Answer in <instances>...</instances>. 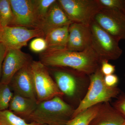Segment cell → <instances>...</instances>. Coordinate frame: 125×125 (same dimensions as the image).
Masks as SVG:
<instances>
[{
  "instance_id": "cell-1",
  "label": "cell",
  "mask_w": 125,
  "mask_h": 125,
  "mask_svg": "<svg viewBox=\"0 0 125 125\" xmlns=\"http://www.w3.org/2000/svg\"><path fill=\"white\" fill-rule=\"evenodd\" d=\"M46 66L67 67L89 76L101 66V62L91 46L81 52L46 51L40 56Z\"/></svg>"
},
{
  "instance_id": "cell-2",
  "label": "cell",
  "mask_w": 125,
  "mask_h": 125,
  "mask_svg": "<svg viewBox=\"0 0 125 125\" xmlns=\"http://www.w3.org/2000/svg\"><path fill=\"white\" fill-rule=\"evenodd\" d=\"M74 109L59 96L38 103L27 118L31 122L47 125H66L72 117Z\"/></svg>"
},
{
  "instance_id": "cell-3",
  "label": "cell",
  "mask_w": 125,
  "mask_h": 125,
  "mask_svg": "<svg viewBox=\"0 0 125 125\" xmlns=\"http://www.w3.org/2000/svg\"><path fill=\"white\" fill-rule=\"evenodd\" d=\"M100 66L89 75V84L87 93L75 109L72 118L91 107L109 102L120 94V89L116 86L109 87L106 85Z\"/></svg>"
},
{
  "instance_id": "cell-4",
  "label": "cell",
  "mask_w": 125,
  "mask_h": 125,
  "mask_svg": "<svg viewBox=\"0 0 125 125\" xmlns=\"http://www.w3.org/2000/svg\"><path fill=\"white\" fill-rule=\"evenodd\" d=\"M89 26L92 33L91 46L101 62L118 59L123 52L119 46V42L94 21Z\"/></svg>"
},
{
  "instance_id": "cell-5",
  "label": "cell",
  "mask_w": 125,
  "mask_h": 125,
  "mask_svg": "<svg viewBox=\"0 0 125 125\" xmlns=\"http://www.w3.org/2000/svg\"><path fill=\"white\" fill-rule=\"evenodd\" d=\"M58 4L73 22L89 25L103 8L98 0H58Z\"/></svg>"
},
{
  "instance_id": "cell-6",
  "label": "cell",
  "mask_w": 125,
  "mask_h": 125,
  "mask_svg": "<svg viewBox=\"0 0 125 125\" xmlns=\"http://www.w3.org/2000/svg\"><path fill=\"white\" fill-rule=\"evenodd\" d=\"M38 103L56 97H61L63 94L50 76L46 66L40 61H32L30 64Z\"/></svg>"
},
{
  "instance_id": "cell-7",
  "label": "cell",
  "mask_w": 125,
  "mask_h": 125,
  "mask_svg": "<svg viewBox=\"0 0 125 125\" xmlns=\"http://www.w3.org/2000/svg\"><path fill=\"white\" fill-rule=\"evenodd\" d=\"M70 69L54 70L53 74L55 82L64 95L71 98L78 97L79 98L85 85L89 83V76Z\"/></svg>"
},
{
  "instance_id": "cell-8",
  "label": "cell",
  "mask_w": 125,
  "mask_h": 125,
  "mask_svg": "<svg viewBox=\"0 0 125 125\" xmlns=\"http://www.w3.org/2000/svg\"><path fill=\"white\" fill-rule=\"evenodd\" d=\"M45 37L44 33L39 29L11 26L0 28V42L7 49H21L27 46L31 39Z\"/></svg>"
},
{
  "instance_id": "cell-9",
  "label": "cell",
  "mask_w": 125,
  "mask_h": 125,
  "mask_svg": "<svg viewBox=\"0 0 125 125\" xmlns=\"http://www.w3.org/2000/svg\"><path fill=\"white\" fill-rule=\"evenodd\" d=\"M94 21L118 42L125 39V14L122 11L103 7Z\"/></svg>"
},
{
  "instance_id": "cell-10",
  "label": "cell",
  "mask_w": 125,
  "mask_h": 125,
  "mask_svg": "<svg viewBox=\"0 0 125 125\" xmlns=\"http://www.w3.org/2000/svg\"><path fill=\"white\" fill-rule=\"evenodd\" d=\"M31 61L30 56L21 49H7L2 64L0 83L9 84L16 73Z\"/></svg>"
},
{
  "instance_id": "cell-11",
  "label": "cell",
  "mask_w": 125,
  "mask_h": 125,
  "mask_svg": "<svg viewBox=\"0 0 125 125\" xmlns=\"http://www.w3.org/2000/svg\"><path fill=\"white\" fill-rule=\"evenodd\" d=\"M13 11L10 26L39 29L32 0H9Z\"/></svg>"
},
{
  "instance_id": "cell-12",
  "label": "cell",
  "mask_w": 125,
  "mask_h": 125,
  "mask_svg": "<svg viewBox=\"0 0 125 125\" xmlns=\"http://www.w3.org/2000/svg\"><path fill=\"white\" fill-rule=\"evenodd\" d=\"M92 33L89 25L73 22L69 28L67 51L81 52L91 46Z\"/></svg>"
},
{
  "instance_id": "cell-13",
  "label": "cell",
  "mask_w": 125,
  "mask_h": 125,
  "mask_svg": "<svg viewBox=\"0 0 125 125\" xmlns=\"http://www.w3.org/2000/svg\"><path fill=\"white\" fill-rule=\"evenodd\" d=\"M30 64L18 71L10 83H11L14 93L37 100Z\"/></svg>"
},
{
  "instance_id": "cell-14",
  "label": "cell",
  "mask_w": 125,
  "mask_h": 125,
  "mask_svg": "<svg viewBox=\"0 0 125 125\" xmlns=\"http://www.w3.org/2000/svg\"><path fill=\"white\" fill-rule=\"evenodd\" d=\"M72 23L56 0L50 7L40 25L39 29L42 30L45 36L52 30L65 25H70Z\"/></svg>"
},
{
  "instance_id": "cell-15",
  "label": "cell",
  "mask_w": 125,
  "mask_h": 125,
  "mask_svg": "<svg viewBox=\"0 0 125 125\" xmlns=\"http://www.w3.org/2000/svg\"><path fill=\"white\" fill-rule=\"evenodd\" d=\"M125 120V117L108 102L103 103L89 125H122Z\"/></svg>"
},
{
  "instance_id": "cell-16",
  "label": "cell",
  "mask_w": 125,
  "mask_h": 125,
  "mask_svg": "<svg viewBox=\"0 0 125 125\" xmlns=\"http://www.w3.org/2000/svg\"><path fill=\"white\" fill-rule=\"evenodd\" d=\"M38 103L37 100L14 93L9 105V110L27 119L36 109Z\"/></svg>"
},
{
  "instance_id": "cell-17",
  "label": "cell",
  "mask_w": 125,
  "mask_h": 125,
  "mask_svg": "<svg viewBox=\"0 0 125 125\" xmlns=\"http://www.w3.org/2000/svg\"><path fill=\"white\" fill-rule=\"evenodd\" d=\"M70 25L56 28L51 30L45 35V38L48 45L46 51H60L66 49L69 38Z\"/></svg>"
},
{
  "instance_id": "cell-18",
  "label": "cell",
  "mask_w": 125,
  "mask_h": 125,
  "mask_svg": "<svg viewBox=\"0 0 125 125\" xmlns=\"http://www.w3.org/2000/svg\"><path fill=\"white\" fill-rule=\"evenodd\" d=\"M102 103L94 105L81 112L71 118L66 125H89L99 111Z\"/></svg>"
},
{
  "instance_id": "cell-19",
  "label": "cell",
  "mask_w": 125,
  "mask_h": 125,
  "mask_svg": "<svg viewBox=\"0 0 125 125\" xmlns=\"http://www.w3.org/2000/svg\"><path fill=\"white\" fill-rule=\"evenodd\" d=\"M56 1V0H32L39 29L50 7Z\"/></svg>"
},
{
  "instance_id": "cell-20",
  "label": "cell",
  "mask_w": 125,
  "mask_h": 125,
  "mask_svg": "<svg viewBox=\"0 0 125 125\" xmlns=\"http://www.w3.org/2000/svg\"><path fill=\"white\" fill-rule=\"evenodd\" d=\"M34 122L28 123L24 119L10 110L0 111V125H37Z\"/></svg>"
},
{
  "instance_id": "cell-21",
  "label": "cell",
  "mask_w": 125,
  "mask_h": 125,
  "mask_svg": "<svg viewBox=\"0 0 125 125\" xmlns=\"http://www.w3.org/2000/svg\"><path fill=\"white\" fill-rule=\"evenodd\" d=\"M13 14L9 0H1L0 3V28L10 26Z\"/></svg>"
},
{
  "instance_id": "cell-22",
  "label": "cell",
  "mask_w": 125,
  "mask_h": 125,
  "mask_svg": "<svg viewBox=\"0 0 125 125\" xmlns=\"http://www.w3.org/2000/svg\"><path fill=\"white\" fill-rule=\"evenodd\" d=\"M13 94L9 84L0 83V111L9 108Z\"/></svg>"
},
{
  "instance_id": "cell-23",
  "label": "cell",
  "mask_w": 125,
  "mask_h": 125,
  "mask_svg": "<svg viewBox=\"0 0 125 125\" xmlns=\"http://www.w3.org/2000/svg\"><path fill=\"white\" fill-rule=\"evenodd\" d=\"M29 48L33 52H43L48 49L47 43L44 37H37L31 41L29 44Z\"/></svg>"
},
{
  "instance_id": "cell-24",
  "label": "cell",
  "mask_w": 125,
  "mask_h": 125,
  "mask_svg": "<svg viewBox=\"0 0 125 125\" xmlns=\"http://www.w3.org/2000/svg\"><path fill=\"white\" fill-rule=\"evenodd\" d=\"M103 7L117 9L125 14L123 0H98Z\"/></svg>"
},
{
  "instance_id": "cell-25",
  "label": "cell",
  "mask_w": 125,
  "mask_h": 125,
  "mask_svg": "<svg viewBox=\"0 0 125 125\" xmlns=\"http://www.w3.org/2000/svg\"><path fill=\"white\" fill-rule=\"evenodd\" d=\"M100 69L104 76L113 74L115 70V66L109 63L107 61H104L101 62Z\"/></svg>"
},
{
  "instance_id": "cell-26",
  "label": "cell",
  "mask_w": 125,
  "mask_h": 125,
  "mask_svg": "<svg viewBox=\"0 0 125 125\" xmlns=\"http://www.w3.org/2000/svg\"><path fill=\"white\" fill-rule=\"evenodd\" d=\"M113 106L125 118V95L119 97L113 103Z\"/></svg>"
},
{
  "instance_id": "cell-27",
  "label": "cell",
  "mask_w": 125,
  "mask_h": 125,
  "mask_svg": "<svg viewBox=\"0 0 125 125\" xmlns=\"http://www.w3.org/2000/svg\"><path fill=\"white\" fill-rule=\"evenodd\" d=\"M104 80L106 85L109 87H116L118 82V76L114 74L104 76Z\"/></svg>"
},
{
  "instance_id": "cell-28",
  "label": "cell",
  "mask_w": 125,
  "mask_h": 125,
  "mask_svg": "<svg viewBox=\"0 0 125 125\" xmlns=\"http://www.w3.org/2000/svg\"><path fill=\"white\" fill-rule=\"evenodd\" d=\"M7 51L6 47L0 42V81L2 73V64Z\"/></svg>"
},
{
  "instance_id": "cell-29",
  "label": "cell",
  "mask_w": 125,
  "mask_h": 125,
  "mask_svg": "<svg viewBox=\"0 0 125 125\" xmlns=\"http://www.w3.org/2000/svg\"><path fill=\"white\" fill-rule=\"evenodd\" d=\"M123 5H124V7L125 9V0H123Z\"/></svg>"
},
{
  "instance_id": "cell-30",
  "label": "cell",
  "mask_w": 125,
  "mask_h": 125,
  "mask_svg": "<svg viewBox=\"0 0 125 125\" xmlns=\"http://www.w3.org/2000/svg\"><path fill=\"white\" fill-rule=\"evenodd\" d=\"M122 125H125V121H124V122H123V124H122Z\"/></svg>"
},
{
  "instance_id": "cell-31",
  "label": "cell",
  "mask_w": 125,
  "mask_h": 125,
  "mask_svg": "<svg viewBox=\"0 0 125 125\" xmlns=\"http://www.w3.org/2000/svg\"><path fill=\"white\" fill-rule=\"evenodd\" d=\"M37 125H43V124H38Z\"/></svg>"
},
{
  "instance_id": "cell-32",
  "label": "cell",
  "mask_w": 125,
  "mask_h": 125,
  "mask_svg": "<svg viewBox=\"0 0 125 125\" xmlns=\"http://www.w3.org/2000/svg\"><path fill=\"white\" fill-rule=\"evenodd\" d=\"M1 0H0V3Z\"/></svg>"
}]
</instances>
